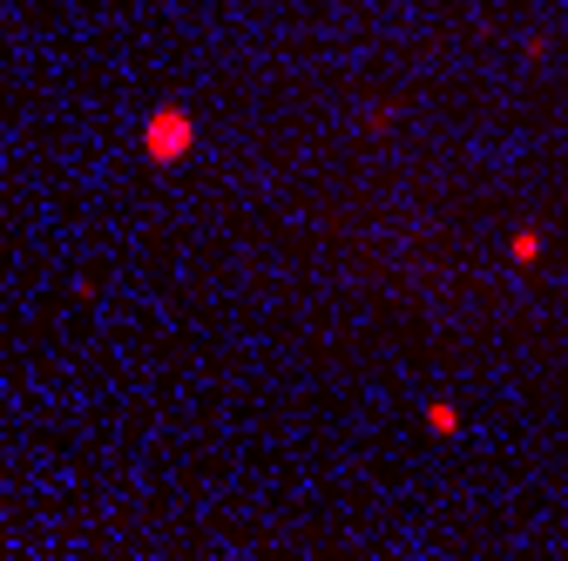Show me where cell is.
Here are the masks:
<instances>
[{
    "mask_svg": "<svg viewBox=\"0 0 568 561\" xmlns=\"http://www.w3.org/2000/svg\"><path fill=\"white\" fill-rule=\"evenodd\" d=\"M190 150H196V115H190L183 102H163V109L142 115V156H150V163L176 170Z\"/></svg>",
    "mask_w": 568,
    "mask_h": 561,
    "instance_id": "1",
    "label": "cell"
},
{
    "mask_svg": "<svg viewBox=\"0 0 568 561\" xmlns=\"http://www.w3.org/2000/svg\"><path fill=\"white\" fill-rule=\"evenodd\" d=\"M541 251H548V244H541V231H515V237H508V257H515L521 271H528V264H541Z\"/></svg>",
    "mask_w": 568,
    "mask_h": 561,
    "instance_id": "2",
    "label": "cell"
},
{
    "mask_svg": "<svg viewBox=\"0 0 568 561\" xmlns=\"http://www.w3.org/2000/svg\"><path fill=\"white\" fill-rule=\"evenodd\" d=\"M426 434H440V440H454V434H460V412H454L447 399H434V406H426Z\"/></svg>",
    "mask_w": 568,
    "mask_h": 561,
    "instance_id": "3",
    "label": "cell"
}]
</instances>
